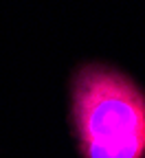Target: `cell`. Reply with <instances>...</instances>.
I'll return each instance as SVG.
<instances>
[{
  "instance_id": "6da1fadb",
  "label": "cell",
  "mask_w": 145,
  "mask_h": 158,
  "mask_svg": "<svg viewBox=\"0 0 145 158\" xmlns=\"http://www.w3.org/2000/svg\"><path fill=\"white\" fill-rule=\"evenodd\" d=\"M68 127L79 158H145V88L108 62L68 79Z\"/></svg>"
}]
</instances>
